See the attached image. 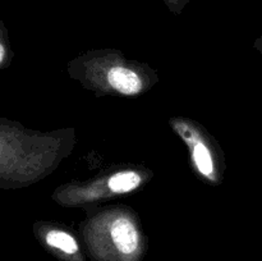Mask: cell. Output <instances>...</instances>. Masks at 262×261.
Masks as SVG:
<instances>
[{
  "label": "cell",
  "instance_id": "obj_4",
  "mask_svg": "<svg viewBox=\"0 0 262 261\" xmlns=\"http://www.w3.org/2000/svg\"><path fill=\"white\" fill-rule=\"evenodd\" d=\"M141 177L135 171H119L109 179V188L114 192H128L140 186Z\"/></svg>",
  "mask_w": 262,
  "mask_h": 261
},
{
  "label": "cell",
  "instance_id": "obj_5",
  "mask_svg": "<svg viewBox=\"0 0 262 261\" xmlns=\"http://www.w3.org/2000/svg\"><path fill=\"white\" fill-rule=\"evenodd\" d=\"M193 159L196 166L204 176H211L212 170H214V164H212V159L211 155H210L209 148L204 143L200 142L194 146Z\"/></svg>",
  "mask_w": 262,
  "mask_h": 261
},
{
  "label": "cell",
  "instance_id": "obj_7",
  "mask_svg": "<svg viewBox=\"0 0 262 261\" xmlns=\"http://www.w3.org/2000/svg\"><path fill=\"white\" fill-rule=\"evenodd\" d=\"M169 3H171V4H178L179 2H182V0H168Z\"/></svg>",
  "mask_w": 262,
  "mask_h": 261
},
{
  "label": "cell",
  "instance_id": "obj_3",
  "mask_svg": "<svg viewBox=\"0 0 262 261\" xmlns=\"http://www.w3.org/2000/svg\"><path fill=\"white\" fill-rule=\"evenodd\" d=\"M45 242L49 247L58 250L59 252L64 253L67 256H74L78 253V243L72 237L71 234L61 230H50L46 233Z\"/></svg>",
  "mask_w": 262,
  "mask_h": 261
},
{
  "label": "cell",
  "instance_id": "obj_2",
  "mask_svg": "<svg viewBox=\"0 0 262 261\" xmlns=\"http://www.w3.org/2000/svg\"><path fill=\"white\" fill-rule=\"evenodd\" d=\"M109 83L124 95H135L142 89V81L133 71L123 67H114L107 73Z\"/></svg>",
  "mask_w": 262,
  "mask_h": 261
},
{
  "label": "cell",
  "instance_id": "obj_6",
  "mask_svg": "<svg viewBox=\"0 0 262 261\" xmlns=\"http://www.w3.org/2000/svg\"><path fill=\"white\" fill-rule=\"evenodd\" d=\"M5 55H7V49H5V46H4V44H3V41L0 40V66H2V64L4 63Z\"/></svg>",
  "mask_w": 262,
  "mask_h": 261
},
{
  "label": "cell",
  "instance_id": "obj_1",
  "mask_svg": "<svg viewBox=\"0 0 262 261\" xmlns=\"http://www.w3.org/2000/svg\"><path fill=\"white\" fill-rule=\"evenodd\" d=\"M110 240L120 261L132 260L140 251V235L129 219L119 217L110 225Z\"/></svg>",
  "mask_w": 262,
  "mask_h": 261
}]
</instances>
